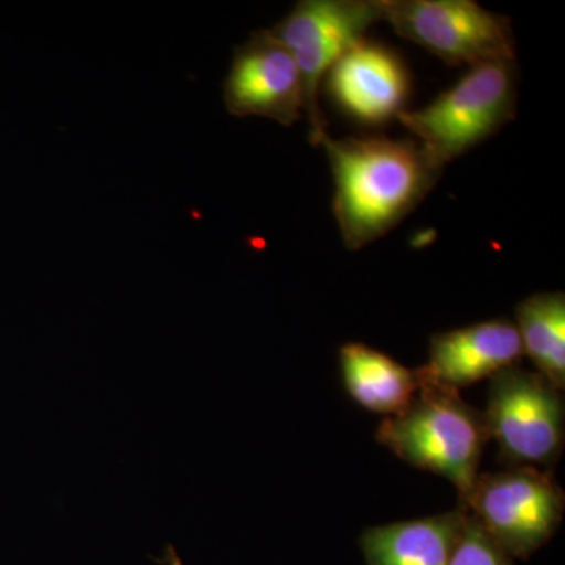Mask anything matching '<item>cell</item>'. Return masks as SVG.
<instances>
[{"label": "cell", "instance_id": "9c48e42d", "mask_svg": "<svg viewBox=\"0 0 565 565\" xmlns=\"http://www.w3.org/2000/svg\"><path fill=\"white\" fill-rule=\"evenodd\" d=\"M327 87L353 118L377 125L405 109L411 77L396 52L363 40L330 68Z\"/></svg>", "mask_w": 565, "mask_h": 565}, {"label": "cell", "instance_id": "5bb4252c", "mask_svg": "<svg viewBox=\"0 0 565 565\" xmlns=\"http://www.w3.org/2000/svg\"><path fill=\"white\" fill-rule=\"evenodd\" d=\"M448 565H512V559L467 509L462 535Z\"/></svg>", "mask_w": 565, "mask_h": 565}, {"label": "cell", "instance_id": "30bf717a", "mask_svg": "<svg viewBox=\"0 0 565 565\" xmlns=\"http://www.w3.org/2000/svg\"><path fill=\"white\" fill-rule=\"evenodd\" d=\"M523 353L515 323L493 319L434 334L429 362L418 367L422 382H434L448 388H465L492 377L504 367L519 364Z\"/></svg>", "mask_w": 565, "mask_h": 565}, {"label": "cell", "instance_id": "4fadbf2b", "mask_svg": "<svg viewBox=\"0 0 565 565\" xmlns=\"http://www.w3.org/2000/svg\"><path fill=\"white\" fill-rule=\"evenodd\" d=\"M523 353L555 388L565 386L564 292L534 294L515 308Z\"/></svg>", "mask_w": 565, "mask_h": 565}, {"label": "cell", "instance_id": "52a82bcc", "mask_svg": "<svg viewBox=\"0 0 565 565\" xmlns=\"http://www.w3.org/2000/svg\"><path fill=\"white\" fill-rule=\"evenodd\" d=\"M382 21L448 65L515 61L511 22L475 0H382Z\"/></svg>", "mask_w": 565, "mask_h": 565}, {"label": "cell", "instance_id": "3957f363", "mask_svg": "<svg viewBox=\"0 0 565 565\" xmlns=\"http://www.w3.org/2000/svg\"><path fill=\"white\" fill-rule=\"evenodd\" d=\"M515 61L470 66L429 106L397 114L438 166L455 161L515 118Z\"/></svg>", "mask_w": 565, "mask_h": 565}, {"label": "cell", "instance_id": "ba28073f", "mask_svg": "<svg viewBox=\"0 0 565 565\" xmlns=\"http://www.w3.org/2000/svg\"><path fill=\"white\" fill-rule=\"evenodd\" d=\"M223 102L234 117H262L292 126L305 111L299 66L270 31L253 32L234 47L232 68L223 82Z\"/></svg>", "mask_w": 565, "mask_h": 565}, {"label": "cell", "instance_id": "6da1fadb", "mask_svg": "<svg viewBox=\"0 0 565 565\" xmlns=\"http://www.w3.org/2000/svg\"><path fill=\"white\" fill-rule=\"evenodd\" d=\"M319 145L332 169L333 214L348 250H362L392 232L444 172L416 140L327 134Z\"/></svg>", "mask_w": 565, "mask_h": 565}, {"label": "cell", "instance_id": "7c38bea8", "mask_svg": "<svg viewBox=\"0 0 565 565\" xmlns=\"http://www.w3.org/2000/svg\"><path fill=\"white\" fill-rule=\"evenodd\" d=\"M340 364L352 399L386 418L403 414L422 388L418 371L408 370L366 344H344L340 349Z\"/></svg>", "mask_w": 565, "mask_h": 565}, {"label": "cell", "instance_id": "7a4b0ae2", "mask_svg": "<svg viewBox=\"0 0 565 565\" xmlns=\"http://www.w3.org/2000/svg\"><path fill=\"white\" fill-rule=\"evenodd\" d=\"M375 437L404 462L452 482L460 503L473 489L490 440L484 412L465 403L457 390L434 382H422L403 414L385 418Z\"/></svg>", "mask_w": 565, "mask_h": 565}, {"label": "cell", "instance_id": "277c9868", "mask_svg": "<svg viewBox=\"0 0 565 565\" xmlns=\"http://www.w3.org/2000/svg\"><path fill=\"white\" fill-rule=\"evenodd\" d=\"M489 438L512 467L550 468L563 455L564 397L544 375L504 367L490 377L484 412Z\"/></svg>", "mask_w": 565, "mask_h": 565}, {"label": "cell", "instance_id": "8fae6325", "mask_svg": "<svg viewBox=\"0 0 565 565\" xmlns=\"http://www.w3.org/2000/svg\"><path fill=\"white\" fill-rule=\"evenodd\" d=\"M467 508L367 527L360 546L367 565H448L462 535Z\"/></svg>", "mask_w": 565, "mask_h": 565}, {"label": "cell", "instance_id": "5b68a950", "mask_svg": "<svg viewBox=\"0 0 565 565\" xmlns=\"http://www.w3.org/2000/svg\"><path fill=\"white\" fill-rule=\"evenodd\" d=\"M509 557L526 559L559 530L565 509L563 487L550 471L512 467L479 473L463 501Z\"/></svg>", "mask_w": 565, "mask_h": 565}, {"label": "cell", "instance_id": "8992f818", "mask_svg": "<svg viewBox=\"0 0 565 565\" xmlns=\"http://www.w3.org/2000/svg\"><path fill=\"white\" fill-rule=\"evenodd\" d=\"M382 21V0H300L270 29L291 52L303 84L310 140L321 143L327 122L319 107V85L345 52L366 40V31Z\"/></svg>", "mask_w": 565, "mask_h": 565}]
</instances>
